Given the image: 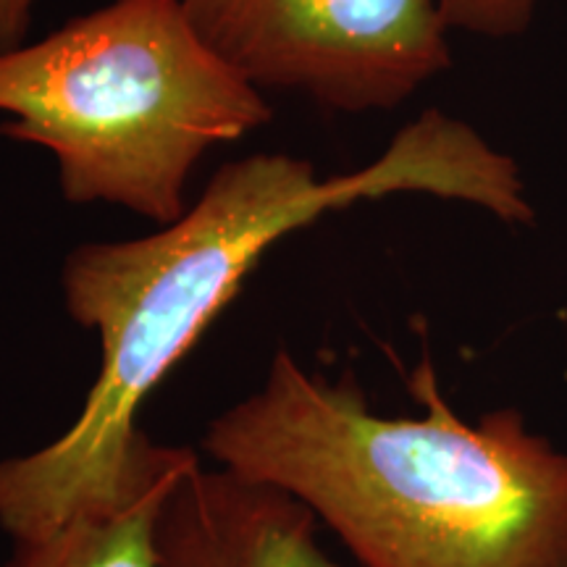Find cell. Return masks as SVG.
Listing matches in <instances>:
<instances>
[{
  "label": "cell",
  "mask_w": 567,
  "mask_h": 567,
  "mask_svg": "<svg viewBox=\"0 0 567 567\" xmlns=\"http://www.w3.org/2000/svg\"><path fill=\"white\" fill-rule=\"evenodd\" d=\"M394 193L473 203L499 221L528 224L534 205L509 155L476 130L425 111L365 168L321 179L284 153L229 161L200 200L161 231L92 243L63 264L69 316L101 339V371L82 413L51 444L0 460V528L51 534L84 507L122 492L147 436L140 410L237 297L268 247L323 213Z\"/></svg>",
  "instance_id": "6da1fadb"
},
{
  "label": "cell",
  "mask_w": 567,
  "mask_h": 567,
  "mask_svg": "<svg viewBox=\"0 0 567 567\" xmlns=\"http://www.w3.org/2000/svg\"><path fill=\"white\" fill-rule=\"evenodd\" d=\"M410 386L421 417L375 415L350 375L281 350L203 450L305 502L363 567H567V452L515 410L460 417L429 360Z\"/></svg>",
  "instance_id": "7a4b0ae2"
},
{
  "label": "cell",
  "mask_w": 567,
  "mask_h": 567,
  "mask_svg": "<svg viewBox=\"0 0 567 567\" xmlns=\"http://www.w3.org/2000/svg\"><path fill=\"white\" fill-rule=\"evenodd\" d=\"M0 132L45 147L69 203L168 226L213 147L271 122L260 87L205 45L176 0H113L0 55Z\"/></svg>",
  "instance_id": "3957f363"
},
{
  "label": "cell",
  "mask_w": 567,
  "mask_h": 567,
  "mask_svg": "<svg viewBox=\"0 0 567 567\" xmlns=\"http://www.w3.org/2000/svg\"><path fill=\"white\" fill-rule=\"evenodd\" d=\"M255 87L337 111L394 109L450 66L436 0H176Z\"/></svg>",
  "instance_id": "277c9868"
},
{
  "label": "cell",
  "mask_w": 567,
  "mask_h": 567,
  "mask_svg": "<svg viewBox=\"0 0 567 567\" xmlns=\"http://www.w3.org/2000/svg\"><path fill=\"white\" fill-rule=\"evenodd\" d=\"M318 515L279 486L200 460L155 523L161 567H344L318 544Z\"/></svg>",
  "instance_id": "5b68a950"
},
{
  "label": "cell",
  "mask_w": 567,
  "mask_h": 567,
  "mask_svg": "<svg viewBox=\"0 0 567 567\" xmlns=\"http://www.w3.org/2000/svg\"><path fill=\"white\" fill-rule=\"evenodd\" d=\"M195 463L189 446L147 439L111 502L80 509L45 536L17 538L0 567H161L155 523L163 502Z\"/></svg>",
  "instance_id": "8992f818"
},
{
  "label": "cell",
  "mask_w": 567,
  "mask_h": 567,
  "mask_svg": "<svg viewBox=\"0 0 567 567\" xmlns=\"http://www.w3.org/2000/svg\"><path fill=\"white\" fill-rule=\"evenodd\" d=\"M446 27L486 34V38H513L528 27L538 0H436Z\"/></svg>",
  "instance_id": "52a82bcc"
},
{
  "label": "cell",
  "mask_w": 567,
  "mask_h": 567,
  "mask_svg": "<svg viewBox=\"0 0 567 567\" xmlns=\"http://www.w3.org/2000/svg\"><path fill=\"white\" fill-rule=\"evenodd\" d=\"M34 0H0V55L24 45Z\"/></svg>",
  "instance_id": "ba28073f"
}]
</instances>
